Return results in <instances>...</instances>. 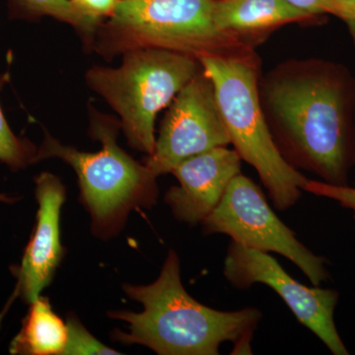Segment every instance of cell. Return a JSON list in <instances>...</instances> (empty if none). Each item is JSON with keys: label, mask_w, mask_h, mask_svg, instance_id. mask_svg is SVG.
<instances>
[{"label": "cell", "mask_w": 355, "mask_h": 355, "mask_svg": "<svg viewBox=\"0 0 355 355\" xmlns=\"http://www.w3.org/2000/svg\"><path fill=\"white\" fill-rule=\"evenodd\" d=\"M89 17L102 23L113 14L118 0H70Z\"/></svg>", "instance_id": "cell-19"}, {"label": "cell", "mask_w": 355, "mask_h": 355, "mask_svg": "<svg viewBox=\"0 0 355 355\" xmlns=\"http://www.w3.org/2000/svg\"><path fill=\"white\" fill-rule=\"evenodd\" d=\"M228 146L230 139L217 107L214 85L202 69L169 105L155 148L144 164L159 177L171 173L187 158Z\"/></svg>", "instance_id": "cell-9"}, {"label": "cell", "mask_w": 355, "mask_h": 355, "mask_svg": "<svg viewBox=\"0 0 355 355\" xmlns=\"http://www.w3.org/2000/svg\"><path fill=\"white\" fill-rule=\"evenodd\" d=\"M67 342L62 355L120 354L91 335L74 314L67 320Z\"/></svg>", "instance_id": "cell-16"}, {"label": "cell", "mask_w": 355, "mask_h": 355, "mask_svg": "<svg viewBox=\"0 0 355 355\" xmlns=\"http://www.w3.org/2000/svg\"><path fill=\"white\" fill-rule=\"evenodd\" d=\"M39 209L30 241L20 266L12 268L17 279L14 297L30 304L51 284L64 259L60 242V211L65 200L64 184L55 175L44 172L35 179Z\"/></svg>", "instance_id": "cell-10"}, {"label": "cell", "mask_w": 355, "mask_h": 355, "mask_svg": "<svg viewBox=\"0 0 355 355\" xmlns=\"http://www.w3.org/2000/svg\"><path fill=\"white\" fill-rule=\"evenodd\" d=\"M67 342V323L55 314L49 298L39 296L30 303L9 352L21 355H62Z\"/></svg>", "instance_id": "cell-13"}, {"label": "cell", "mask_w": 355, "mask_h": 355, "mask_svg": "<svg viewBox=\"0 0 355 355\" xmlns=\"http://www.w3.org/2000/svg\"><path fill=\"white\" fill-rule=\"evenodd\" d=\"M205 234H224L249 249L286 257L313 286L328 282V261L313 253L270 207L260 187L242 173L232 180L216 209L200 224Z\"/></svg>", "instance_id": "cell-7"}, {"label": "cell", "mask_w": 355, "mask_h": 355, "mask_svg": "<svg viewBox=\"0 0 355 355\" xmlns=\"http://www.w3.org/2000/svg\"><path fill=\"white\" fill-rule=\"evenodd\" d=\"M223 275L237 289L263 284L277 292L296 319L309 329L334 355H349L335 323L340 293L336 289L310 287L289 275L270 253L231 241L224 260Z\"/></svg>", "instance_id": "cell-8"}, {"label": "cell", "mask_w": 355, "mask_h": 355, "mask_svg": "<svg viewBox=\"0 0 355 355\" xmlns=\"http://www.w3.org/2000/svg\"><path fill=\"white\" fill-rule=\"evenodd\" d=\"M17 200V198L13 197H9V196L6 195V193H0V202H6V203H13Z\"/></svg>", "instance_id": "cell-21"}, {"label": "cell", "mask_w": 355, "mask_h": 355, "mask_svg": "<svg viewBox=\"0 0 355 355\" xmlns=\"http://www.w3.org/2000/svg\"><path fill=\"white\" fill-rule=\"evenodd\" d=\"M289 6L298 10L311 14L317 17L333 15L343 20L349 27V32L354 30L355 16L354 11L343 0H284Z\"/></svg>", "instance_id": "cell-17"}, {"label": "cell", "mask_w": 355, "mask_h": 355, "mask_svg": "<svg viewBox=\"0 0 355 355\" xmlns=\"http://www.w3.org/2000/svg\"><path fill=\"white\" fill-rule=\"evenodd\" d=\"M303 191L338 202L343 209H349L352 212V216L355 220V186L352 187L349 184L335 186V184L324 183L320 180L308 179L303 186Z\"/></svg>", "instance_id": "cell-18"}, {"label": "cell", "mask_w": 355, "mask_h": 355, "mask_svg": "<svg viewBox=\"0 0 355 355\" xmlns=\"http://www.w3.org/2000/svg\"><path fill=\"white\" fill-rule=\"evenodd\" d=\"M354 163L355 166V128H354Z\"/></svg>", "instance_id": "cell-22"}, {"label": "cell", "mask_w": 355, "mask_h": 355, "mask_svg": "<svg viewBox=\"0 0 355 355\" xmlns=\"http://www.w3.org/2000/svg\"><path fill=\"white\" fill-rule=\"evenodd\" d=\"M8 6L11 17L17 19L51 17L71 26L88 49L101 25L77 8L70 0H9Z\"/></svg>", "instance_id": "cell-14"}, {"label": "cell", "mask_w": 355, "mask_h": 355, "mask_svg": "<svg viewBox=\"0 0 355 355\" xmlns=\"http://www.w3.org/2000/svg\"><path fill=\"white\" fill-rule=\"evenodd\" d=\"M200 62L214 85L233 149L258 173L275 209H291L302 197L308 178L282 157L266 123L258 94L261 58L253 51L236 57L209 55Z\"/></svg>", "instance_id": "cell-4"}, {"label": "cell", "mask_w": 355, "mask_h": 355, "mask_svg": "<svg viewBox=\"0 0 355 355\" xmlns=\"http://www.w3.org/2000/svg\"><path fill=\"white\" fill-rule=\"evenodd\" d=\"M214 19L222 32L256 49L279 28L324 24L327 17L303 12L284 0H214Z\"/></svg>", "instance_id": "cell-12"}, {"label": "cell", "mask_w": 355, "mask_h": 355, "mask_svg": "<svg viewBox=\"0 0 355 355\" xmlns=\"http://www.w3.org/2000/svg\"><path fill=\"white\" fill-rule=\"evenodd\" d=\"M120 130V121L92 109L90 135L101 142L98 153L77 150L46 132L37 155V162L58 158L72 167L93 234L103 240L118 235L132 210L153 209L159 196L158 177L119 146Z\"/></svg>", "instance_id": "cell-3"}, {"label": "cell", "mask_w": 355, "mask_h": 355, "mask_svg": "<svg viewBox=\"0 0 355 355\" xmlns=\"http://www.w3.org/2000/svg\"><path fill=\"white\" fill-rule=\"evenodd\" d=\"M259 100L275 146L294 169L349 184L354 163L355 76L340 62L291 58L261 73Z\"/></svg>", "instance_id": "cell-1"}, {"label": "cell", "mask_w": 355, "mask_h": 355, "mask_svg": "<svg viewBox=\"0 0 355 355\" xmlns=\"http://www.w3.org/2000/svg\"><path fill=\"white\" fill-rule=\"evenodd\" d=\"M37 155L38 147L12 132L0 105V162L12 171H19L37 163Z\"/></svg>", "instance_id": "cell-15"}, {"label": "cell", "mask_w": 355, "mask_h": 355, "mask_svg": "<svg viewBox=\"0 0 355 355\" xmlns=\"http://www.w3.org/2000/svg\"><path fill=\"white\" fill-rule=\"evenodd\" d=\"M202 69L191 55L146 48L123 53L116 69L94 65L85 79L120 116L130 147L149 155L155 148L156 116Z\"/></svg>", "instance_id": "cell-6"}, {"label": "cell", "mask_w": 355, "mask_h": 355, "mask_svg": "<svg viewBox=\"0 0 355 355\" xmlns=\"http://www.w3.org/2000/svg\"><path fill=\"white\" fill-rule=\"evenodd\" d=\"M156 48L200 58L253 53L222 32L214 19V0H118L103 21L89 50L113 60L137 49Z\"/></svg>", "instance_id": "cell-5"}, {"label": "cell", "mask_w": 355, "mask_h": 355, "mask_svg": "<svg viewBox=\"0 0 355 355\" xmlns=\"http://www.w3.org/2000/svg\"><path fill=\"white\" fill-rule=\"evenodd\" d=\"M242 159L234 149L216 147L182 161L172 170L179 186L164 200L178 220L197 225L216 209L229 184L241 173Z\"/></svg>", "instance_id": "cell-11"}, {"label": "cell", "mask_w": 355, "mask_h": 355, "mask_svg": "<svg viewBox=\"0 0 355 355\" xmlns=\"http://www.w3.org/2000/svg\"><path fill=\"white\" fill-rule=\"evenodd\" d=\"M343 1L345 2V3H347V6H350V8H352V11H354L355 16V0H343ZM350 35H352V39H354V43L355 44V26L354 30H352V31L350 32Z\"/></svg>", "instance_id": "cell-20"}, {"label": "cell", "mask_w": 355, "mask_h": 355, "mask_svg": "<svg viewBox=\"0 0 355 355\" xmlns=\"http://www.w3.org/2000/svg\"><path fill=\"white\" fill-rule=\"evenodd\" d=\"M123 291L144 310L108 313L111 319L128 324L127 333L112 334L116 342L144 345L159 355H217L221 345L232 343V354H252V340L263 313L253 307L220 311L198 302L184 289L181 263L173 250L153 284H125Z\"/></svg>", "instance_id": "cell-2"}]
</instances>
